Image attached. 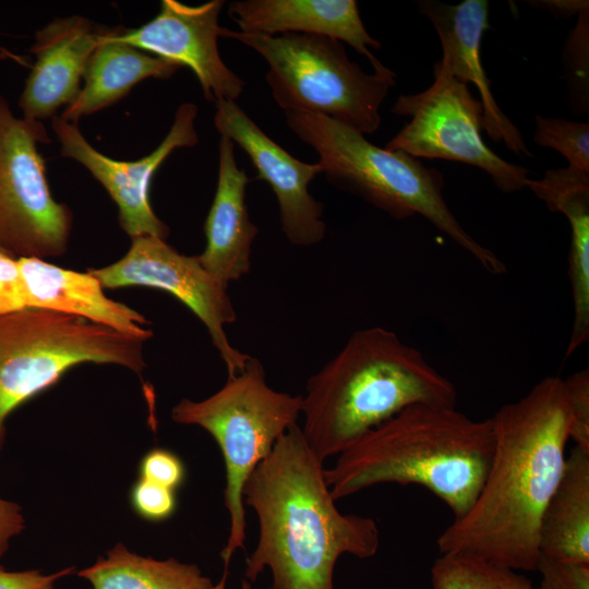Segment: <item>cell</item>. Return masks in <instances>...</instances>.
Instances as JSON below:
<instances>
[{
    "instance_id": "8fae6325",
    "label": "cell",
    "mask_w": 589,
    "mask_h": 589,
    "mask_svg": "<svg viewBox=\"0 0 589 589\" xmlns=\"http://www.w3.org/2000/svg\"><path fill=\"white\" fill-rule=\"evenodd\" d=\"M87 272L104 288L141 286L172 294L204 324L228 377L243 370L250 356L236 349L225 330L237 320L227 287L202 266L197 256L179 253L165 239L140 236L132 239L129 251L119 261Z\"/></svg>"
},
{
    "instance_id": "4316f807",
    "label": "cell",
    "mask_w": 589,
    "mask_h": 589,
    "mask_svg": "<svg viewBox=\"0 0 589 589\" xmlns=\"http://www.w3.org/2000/svg\"><path fill=\"white\" fill-rule=\"evenodd\" d=\"M129 501L134 513L151 522L169 519L178 504L176 491L140 477L130 489Z\"/></svg>"
},
{
    "instance_id": "7a4b0ae2",
    "label": "cell",
    "mask_w": 589,
    "mask_h": 589,
    "mask_svg": "<svg viewBox=\"0 0 589 589\" xmlns=\"http://www.w3.org/2000/svg\"><path fill=\"white\" fill-rule=\"evenodd\" d=\"M324 470L296 423L249 477L243 503L259 521L244 572L251 584L269 568L272 589H334V568L342 554L369 558L377 552L375 520L342 514Z\"/></svg>"
},
{
    "instance_id": "277c9868",
    "label": "cell",
    "mask_w": 589,
    "mask_h": 589,
    "mask_svg": "<svg viewBox=\"0 0 589 589\" xmlns=\"http://www.w3.org/2000/svg\"><path fill=\"white\" fill-rule=\"evenodd\" d=\"M455 385L383 327L356 330L306 383L302 433L321 460L413 405L456 407Z\"/></svg>"
},
{
    "instance_id": "2e32d148",
    "label": "cell",
    "mask_w": 589,
    "mask_h": 589,
    "mask_svg": "<svg viewBox=\"0 0 589 589\" xmlns=\"http://www.w3.org/2000/svg\"><path fill=\"white\" fill-rule=\"evenodd\" d=\"M108 29L81 15L57 17L38 29L29 51L35 62L19 99L23 118H53L80 94L88 60Z\"/></svg>"
},
{
    "instance_id": "3957f363",
    "label": "cell",
    "mask_w": 589,
    "mask_h": 589,
    "mask_svg": "<svg viewBox=\"0 0 589 589\" xmlns=\"http://www.w3.org/2000/svg\"><path fill=\"white\" fill-rule=\"evenodd\" d=\"M494 449L492 419L456 407L413 405L369 431L324 470L335 501L381 483L419 484L454 519L473 505Z\"/></svg>"
},
{
    "instance_id": "44dd1931",
    "label": "cell",
    "mask_w": 589,
    "mask_h": 589,
    "mask_svg": "<svg viewBox=\"0 0 589 589\" xmlns=\"http://www.w3.org/2000/svg\"><path fill=\"white\" fill-rule=\"evenodd\" d=\"M180 68L172 61L117 40L113 28L108 29L88 60L80 94L60 117L77 123L80 118L123 98L141 81L168 79Z\"/></svg>"
},
{
    "instance_id": "d590c367",
    "label": "cell",
    "mask_w": 589,
    "mask_h": 589,
    "mask_svg": "<svg viewBox=\"0 0 589 589\" xmlns=\"http://www.w3.org/2000/svg\"><path fill=\"white\" fill-rule=\"evenodd\" d=\"M241 589H252L251 582L248 581L247 579H243L241 584Z\"/></svg>"
},
{
    "instance_id": "8d00e7d4",
    "label": "cell",
    "mask_w": 589,
    "mask_h": 589,
    "mask_svg": "<svg viewBox=\"0 0 589 589\" xmlns=\"http://www.w3.org/2000/svg\"><path fill=\"white\" fill-rule=\"evenodd\" d=\"M1 250V249H0ZM3 251V250H2Z\"/></svg>"
},
{
    "instance_id": "1f68e13d",
    "label": "cell",
    "mask_w": 589,
    "mask_h": 589,
    "mask_svg": "<svg viewBox=\"0 0 589 589\" xmlns=\"http://www.w3.org/2000/svg\"><path fill=\"white\" fill-rule=\"evenodd\" d=\"M75 572L74 566L46 575L38 569L10 572L0 565V589H56V581Z\"/></svg>"
},
{
    "instance_id": "7c38bea8",
    "label": "cell",
    "mask_w": 589,
    "mask_h": 589,
    "mask_svg": "<svg viewBox=\"0 0 589 589\" xmlns=\"http://www.w3.org/2000/svg\"><path fill=\"white\" fill-rule=\"evenodd\" d=\"M196 115L194 104H182L161 143L145 157L133 161L116 160L101 154L85 139L77 123L53 117L51 127L60 142L61 155L83 165L115 201L119 224L131 239L155 236L166 240L169 228L152 208L149 185L159 166L175 149L197 144Z\"/></svg>"
},
{
    "instance_id": "9a60e30c",
    "label": "cell",
    "mask_w": 589,
    "mask_h": 589,
    "mask_svg": "<svg viewBox=\"0 0 589 589\" xmlns=\"http://www.w3.org/2000/svg\"><path fill=\"white\" fill-rule=\"evenodd\" d=\"M417 5L432 23L442 45V58L435 62L433 73L473 84L483 106L482 129L490 139L503 142L514 154L531 156L520 131L493 97L491 81L482 67L481 40L490 28L489 2L465 0L453 5L437 0H421Z\"/></svg>"
},
{
    "instance_id": "f546056e",
    "label": "cell",
    "mask_w": 589,
    "mask_h": 589,
    "mask_svg": "<svg viewBox=\"0 0 589 589\" xmlns=\"http://www.w3.org/2000/svg\"><path fill=\"white\" fill-rule=\"evenodd\" d=\"M536 570L541 581L534 589H589V564L540 555Z\"/></svg>"
},
{
    "instance_id": "4dcf8cb0",
    "label": "cell",
    "mask_w": 589,
    "mask_h": 589,
    "mask_svg": "<svg viewBox=\"0 0 589 589\" xmlns=\"http://www.w3.org/2000/svg\"><path fill=\"white\" fill-rule=\"evenodd\" d=\"M26 308L17 259L0 250V314Z\"/></svg>"
},
{
    "instance_id": "ac0fdd59",
    "label": "cell",
    "mask_w": 589,
    "mask_h": 589,
    "mask_svg": "<svg viewBox=\"0 0 589 589\" xmlns=\"http://www.w3.org/2000/svg\"><path fill=\"white\" fill-rule=\"evenodd\" d=\"M27 308L85 318L128 336L148 340L149 322L134 309L107 297L89 274L62 268L36 257L17 259Z\"/></svg>"
},
{
    "instance_id": "5bb4252c",
    "label": "cell",
    "mask_w": 589,
    "mask_h": 589,
    "mask_svg": "<svg viewBox=\"0 0 589 589\" xmlns=\"http://www.w3.org/2000/svg\"><path fill=\"white\" fill-rule=\"evenodd\" d=\"M214 123L221 136L238 144L254 165L257 179L276 195L281 230L290 243L309 247L321 242L326 226L323 204L309 193L321 166L301 161L273 141L236 101H215Z\"/></svg>"
},
{
    "instance_id": "836d02e7",
    "label": "cell",
    "mask_w": 589,
    "mask_h": 589,
    "mask_svg": "<svg viewBox=\"0 0 589 589\" xmlns=\"http://www.w3.org/2000/svg\"><path fill=\"white\" fill-rule=\"evenodd\" d=\"M529 5L549 11L555 17H572L589 9L588 0H533Z\"/></svg>"
},
{
    "instance_id": "8992f818",
    "label": "cell",
    "mask_w": 589,
    "mask_h": 589,
    "mask_svg": "<svg viewBox=\"0 0 589 589\" xmlns=\"http://www.w3.org/2000/svg\"><path fill=\"white\" fill-rule=\"evenodd\" d=\"M302 396L268 386L265 371L250 356L243 370L203 400L181 399L171 409L180 424L197 425L216 441L224 459V502L230 527L221 550L224 573L218 581L226 589L229 563L245 542L243 488L255 467L268 456L278 438L301 416Z\"/></svg>"
},
{
    "instance_id": "6da1fadb",
    "label": "cell",
    "mask_w": 589,
    "mask_h": 589,
    "mask_svg": "<svg viewBox=\"0 0 589 589\" xmlns=\"http://www.w3.org/2000/svg\"><path fill=\"white\" fill-rule=\"evenodd\" d=\"M494 449L471 508L438 536L441 554L536 570L542 513L563 472L569 440L564 380L548 376L491 418Z\"/></svg>"
},
{
    "instance_id": "f1b7e54d",
    "label": "cell",
    "mask_w": 589,
    "mask_h": 589,
    "mask_svg": "<svg viewBox=\"0 0 589 589\" xmlns=\"http://www.w3.org/2000/svg\"><path fill=\"white\" fill-rule=\"evenodd\" d=\"M182 459L166 448H152L140 460L139 477L177 491L185 480Z\"/></svg>"
},
{
    "instance_id": "cb8c5ba5",
    "label": "cell",
    "mask_w": 589,
    "mask_h": 589,
    "mask_svg": "<svg viewBox=\"0 0 589 589\" xmlns=\"http://www.w3.org/2000/svg\"><path fill=\"white\" fill-rule=\"evenodd\" d=\"M433 589H534L514 569L457 554H441L431 568Z\"/></svg>"
},
{
    "instance_id": "ffe728a7",
    "label": "cell",
    "mask_w": 589,
    "mask_h": 589,
    "mask_svg": "<svg viewBox=\"0 0 589 589\" xmlns=\"http://www.w3.org/2000/svg\"><path fill=\"white\" fill-rule=\"evenodd\" d=\"M526 188L551 212L562 213L570 226L567 256L573 298V325L565 358L589 338V171L566 167L549 169Z\"/></svg>"
},
{
    "instance_id": "9c48e42d",
    "label": "cell",
    "mask_w": 589,
    "mask_h": 589,
    "mask_svg": "<svg viewBox=\"0 0 589 589\" xmlns=\"http://www.w3.org/2000/svg\"><path fill=\"white\" fill-rule=\"evenodd\" d=\"M48 142L41 122L16 117L0 95V249L16 259L68 249L72 213L53 199L37 148Z\"/></svg>"
},
{
    "instance_id": "d4e9b609",
    "label": "cell",
    "mask_w": 589,
    "mask_h": 589,
    "mask_svg": "<svg viewBox=\"0 0 589 589\" xmlns=\"http://www.w3.org/2000/svg\"><path fill=\"white\" fill-rule=\"evenodd\" d=\"M563 57L569 106L573 112L587 115L589 111V9L578 14L577 24L566 38Z\"/></svg>"
},
{
    "instance_id": "7402d4cb",
    "label": "cell",
    "mask_w": 589,
    "mask_h": 589,
    "mask_svg": "<svg viewBox=\"0 0 589 589\" xmlns=\"http://www.w3.org/2000/svg\"><path fill=\"white\" fill-rule=\"evenodd\" d=\"M539 552L589 564V452L575 446L540 520Z\"/></svg>"
},
{
    "instance_id": "484cf974",
    "label": "cell",
    "mask_w": 589,
    "mask_h": 589,
    "mask_svg": "<svg viewBox=\"0 0 589 589\" xmlns=\"http://www.w3.org/2000/svg\"><path fill=\"white\" fill-rule=\"evenodd\" d=\"M533 141L553 148L568 161V167L589 171V124L561 117H536Z\"/></svg>"
},
{
    "instance_id": "ba28073f",
    "label": "cell",
    "mask_w": 589,
    "mask_h": 589,
    "mask_svg": "<svg viewBox=\"0 0 589 589\" xmlns=\"http://www.w3.org/2000/svg\"><path fill=\"white\" fill-rule=\"evenodd\" d=\"M145 341L45 309L0 314V456L7 419L21 405L84 363L121 365L141 375Z\"/></svg>"
},
{
    "instance_id": "52a82bcc",
    "label": "cell",
    "mask_w": 589,
    "mask_h": 589,
    "mask_svg": "<svg viewBox=\"0 0 589 589\" xmlns=\"http://www.w3.org/2000/svg\"><path fill=\"white\" fill-rule=\"evenodd\" d=\"M221 37L244 44L267 62V84L285 111L325 116L364 135L378 129L381 105L396 83L390 69L368 74L348 58L341 41L325 36L224 27Z\"/></svg>"
},
{
    "instance_id": "5b68a950",
    "label": "cell",
    "mask_w": 589,
    "mask_h": 589,
    "mask_svg": "<svg viewBox=\"0 0 589 589\" xmlns=\"http://www.w3.org/2000/svg\"><path fill=\"white\" fill-rule=\"evenodd\" d=\"M288 128L318 155L328 182L346 190L395 219L420 215L472 255L490 274L506 265L473 239L448 207L442 173L418 158L369 142L364 134L328 117L285 111Z\"/></svg>"
},
{
    "instance_id": "30bf717a",
    "label": "cell",
    "mask_w": 589,
    "mask_h": 589,
    "mask_svg": "<svg viewBox=\"0 0 589 589\" xmlns=\"http://www.w3.org/2000/svg\"><path fill=\"white\" fill-rule=\"evenodd\" d=\"M423 92L400 95L392 108L410 121L385 145L416 158L445 159L478 167L503 192L526 188L529 170L495 154L483 141V106L458 79L433 73Z\"/></svg>"
},
{
    "instance_id": "d6986e66",
    "label": "cell",
    "mask_w": 589,
    "mask_h": 589,
    "mask_svg": "<svg viewBox=\"0 0 589 589\" xmlns=\"http://www.w3.org/2000/svg\"><path fill=\"white\" fill-rule=\"evenodd\" d=\"M249 181L245 171L237 165L233 142L221 136L217 187L204 224L206 244L197 259L226 287L251 268L252 244L259 229L251 221L245 204Z\"/></svg>"
},
{
    "instance_id": "e575fe53",
    "label": "cell",
    "mask_w": 589,
    "mask_h": 589,
    "mask_svg": "<svg viewBox=\"0 0 589 589\" xmlns=\"http://www.w3.org/2000/svg\"><path fill=\"white\" fill-rule=\"evenodd\" d=\"M0 61H13L23 67L28 65V62L24 57L11 51L1 43H0Z\"/></svg>"
},
{
    "instance_id": "83f0119b",
    "label": "cell",
    "mask_w": 589,
    "mask_h": 589,
    "mask_svg": "<svg viewBox=\"0 0 589 589\" xmlns=\"http://www.w3.org/2000/svg\"><path fill=\"white\" fill-rule=\"evenodd\" d=\"M564 385L569 410V438L575 446L589 452V372L573 373Z\"/></svg>"
},
{
    "instance_id": "e0dca14e",
    "label": "cell",
    "mask_w": 589,
    "mask_h": 589,
    "mask_svg": "<svg viewBox=\"0 0 589 589\" xmlns=\"http://www.w3.org/2000/svg\"><path fill=\"white\" fill-rule=\"evenodd\" d=\"M228 13L240 32L325 36L366 57L374 72L388 69L370 50L381 43L366 32L354 0H240L229 4Z\"/></svg>"
},
{
    "instance_id": "d6a6232c",
    "label": "cell",
    "mask_w": 589,
    "mask_h": 589,
    "mask_svg": "<svg viewBox=\"0 0 589 589\" xmlns=\"http://www.w3.org/2000/svg\"><path fill=\"white\" fill-rule=\"evenodd\" d=\"M25 529L22 507L0 496V557L10 546V541Z\"/></svg>"
},
{
    "instance_id": "603a6c76",
    "label": "cell",
    "mask_w": 589,
    "mask_h": 589,
    "mask_svg": "<svg viewBox=\"0 0 589 589\" xmlns=\"http://www.w3.org/2000/svg\"><path fill=\"white\" fill-rule=\"evenodd\" d=\"M88 589H220L197 565L170 557L155 560L132 553L117 543L97 561L77 573Z\"/></svg>"
},
{
    "instance_id": "4fadbf2b",
    "label": "cell",
    "mask_w": 589,
    "mask_h": 589,
    "mask_svg": "<svg viewBox=\"0 0 589 589\" xmlns=\"http://www.w3.org/2000/svg\"><path fill=\"white\" fill-rule=\"evenodd\" d=\"M224 4V0L199 5L163 0L153 20L133 29L113 28V37L191 69L208 101H235L243 92L244 81L225 64L218 51L224 29L218 17Z\"/></svg>"
}]
</instances>
